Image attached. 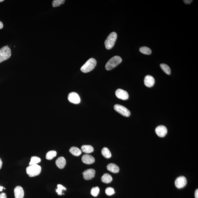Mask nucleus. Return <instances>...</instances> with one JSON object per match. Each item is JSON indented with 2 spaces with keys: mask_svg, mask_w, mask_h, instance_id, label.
<instances>
[{
  "mask_svg": "<svg viewBox=\"0 0 198 198\" xmlns=\"http://www.w3.org/2000/svg\"><path fill=\"white\" fill-rule=\"evenodd\" d=\"M96 65L97 61L96 59L94 58H91L82 66L81 71L85 73L89 72L95 68Z\"/></svg>",
  "mask_w": 198,
  "mask_h": 198,
  "instance_id": "nucleus-1",
  "label": "nucleus"
},
{
  "mask_svg": "<svg viewBox=\"0 0 198 198\" xmlns=\"http://www.w3.org/2000/svg\"><path fill=\"white\" fill-rule=\"evenodd\" d=\"M122 58L118 56H115L110 59L106 64L105 68L107 70H110L116 67L121 63Z\"/></svg>",
  "mask_w": 198,
  "mask_h": 198,
  "instance_id": "nucleus-2",
  "label": "nucleus"
},
{
  "mask_svg": "<svg viewBox=\"0 0 198 198\" xmlns=\"http://www.w3.org/2000/svg\"><path fill=\"white\" fill-rule=\"evenodd\" d=\"M117 38V34L116 32H112L110 34L105 42L106 48L107 49L110 50L113 48L116 42Z\"/></svg>",
  "mask_w": 198,
  "mask_h": 198,
  "instance_id": "nucleus-3",
  "label": "nucleus"
},
{
  "mask_svg": "<svg viewBox=\"0 0 198 198\" xmlns=\"http://www.w3.org/2000/svg\"><path fill=\"white\" fill-rule=\"evenodd\" d=\"M41 171V167L37 164L30 165L26 169L27 173L30 177L38 175Z\"/></svg>",
  "mask_w": 198,
  "mask_h": 198,
  "instance_id": "nucleus-4",
  "label": "nucleus"
},
{
  "mask_svg": "<svg viewBox=\"0 0 198 198\" xmlns=\"http://www.w3.org/2000/svg\"><path fill=\"white\" fill-rule=\"evenodd\" d=\"M11 56V51L10 48L5 46L0 49V63L9 59Z\"/></svg>",
  "mask_w": 198,
  "mask_h": 198,
  "instance_id": "nucleus-5",
  "label": "nucleus"
},
{
  "mask_svg": "<svg viewBox=\"0 0 198 198\" xmlns=\"http://www.w3.org/2000/svg\"><path fill=\"white\" fill-rule=\"evenodd\" d=\"M114 108L115 111L123 116L128 117L131 115L130 111L122 105L116 104L114 107Z\"/></svg>",
  "mask_w": 198,
  "mask_h": 198,
  "instance_id": "nucleus-6",
  "label": "nucleus"
},
{
  "mask_svg": "<svg viewBox=\"0 0 198 198\" xmlns=\"http://www.w3.org/2000/svg\"><path fill=\"white\" fill-rule=\"evenodd\" d=\"M187 183L186 178L184 176H180L176 179L175 184V186L177 188H181L186 186Z\"/></svg>",
  "mask_w": 198,
  "mask_h": 198,
  "instance_id": "nucleus-7",
  "label": "nucleus"
},
{
  "mask_svg": "<svg viewBox=\"0 0 198 198\" xmlns=\"http://www.w3.org/2000/svg\"><path fill=\"white\" fill-rule=\"evenodd\" d=\"M68 98V101L73 104H79L81 102V98L75 92H71L69 94Z\"/></svg>",
  "mask_w": 198,
  "mask_h": 198,
  "instance_id": "nucleus-8",
  "label": "nucleus"
},
{
  "mask_svg": "<svg viewBox=\"0 0 198 198\" xmlns=\"http://www.w3.org/2000/svg\"><path fill=\"white\" fill-rule=\"evenodd\" d=\"M155 132L158 137H164L167 133V128L163 125L158 126L155 129Z\"/></svg>",
  "mask_w": 198,
  "mask_h": 198,
  "instance_id": "nucleus-9",
  "label": "nucleus"
},
{
  "mask_svg": "<svg viewBox=\"0 0 198 198\" xmlns=\"http://www.w3.org/2000/svg\"><path fill=\"white\" fill-rule=\"evenodd\" d=\"M84 178L85 180H91L94 177L96 174V171L94 169H89L84 171L82 173Z\"/></svg>",
  "mask_w": 198,
  "mask_h": 198,
  "instance_id": "nucleus-10",
  "label": "nucleus"
},
{
  "mask_svg": "<svg viewBox=\"0 0 198 198\" xmlns=\"http://www.w3.org/2000/svg\"><path fill=\"white\" fill-rule=\"evenodd\" d=\"M115 94L118 98L123 100H127L129 95L128 93L126 91L121 89H118L115 92Z\"/></svg>",
  "mask_w": 198,
  "mask_h": 198,
  "instance_id": "nucleus-11",
  "label": "nucleus"
},
{
  "mask_svg": "<svg viewBox=\"0 0 198 198\" xmlns=\"http://www.w3.org/2000/svg\"><path fill=\"white\" fill-rule=\"evenodd\" d=\"M145 85L148 87H151L154 86L155 83V80L154 77L148 75L145 77L144 80Z\"/></svg>",
  "mask_w": 198,
  "mask_h": 198,
  "instance_id": "nucleus-12",
  "label": "nucleus"
},
{
  "mask_svg": "<svg viewBox=\"0 0 198 198\" xmlns=\"http://www.w3.org/2000/svg\"><path fill=\"white\" fill-rule=\"evenodd\" d=\"M82 161L83 163L90 165L95 162V158L92 156L86 154L83 155L82 158Z\"/></svg>",
  "mask_w": 198,
  "mask_h": 198,
  "instance_id": "nucleus-13",
  "label": "nucleus"
},
{
  "mask_svg": "<svg viewBox=\"0 0 198 198\" xmlns=\"http://www.w3.org/2000/svg\"><path fill=\"white\" fill-rule=\"evenodd\" d=\"M14 193L15 198H23L24 196V191L20 186H17L14 189Z\"/></svg>",
  "mask_w": 198,
  "mask_h": 198,
  "instance_id": "nucleus-14",
  "label": "nucleus"
},
{
  "mask_svg": "<svg viewBox=\"0 0 198 198\" xmlns=\"http://www.w3.org/2000/svg\"><path fill=\"white\" fill-rule=\"evenodd\" d=\"M57 167L60 169H63L66 166V159L63 157H59L55 161Z\"/></svg>",
  "mask_w": 198,
  "mask_h": 198,
  "instance_id": "nucleus-15",
  "label": "nucleus"
},
{
  "mask_svg": "<svg viewBox=\"0 0 198 198\" xmlns=\"http://www.w3.org/2000/svg\"><path fill=\"white\" fill-rule=\"evenodd\" d=\"M107 169L108 171L114 173H118L120 170L119 167L116 164L114 163L109 164L107 165Z\"/></svg>",
  "mask_w": 198,
  "mask_h": 198,
  "instance_id": "nucleus-16",
  "label": "nucleus"
},
{
  "mask_svg": "<svg viewBox=\"0 0 198 198\" xmlns=\"http://www.w3.org/2000/svg\"><path fill=\"white\" fill-rule=\"evenodd\" d=\"M101 181L106 184H109L112 181L113 178L109 173H106L101 177Z\"/></svg>",
  "mask_w": 198,
  "mask_h": 198,
  "instance_id": "nucleus-17",
  "label": "nucleus"
},
{
  "mask_svg": "<svg viewBox=\"0 0 198 198\" xmlns=\"http://www.w3.org/2000/svg\"><path fill=\"white\" fill-rule=\"evenodd\" d=\"M83 152L86 154H89L93 152L94 150V148L90 145H84L81 147Z\"/></svg>",
  "mask_w": 198,
  "mask_h": 198,
  "instance_id": "nucleus-18",
  "label": "nucleus"
},
{
  "mask_svg": "<svg viewBox=\"0 0 198 198\" xmlns=\"http://www.w3.org/2000/svg\"><path fill=\"white\" fill-rule=\"evenodd\" d=\"M70 152L73 155L78 156L82 154V151L78 147H72L70 149Z\"/></svg>",
  "mask_w": 198,
  "mask_h": 198,
  "instance_id": "nucleus-19",
  "label": "nucleus"
},
{
  "mask_svg": "<svg viewBox=\"0 0 198 198\" xmlns=\"http://www.w3.org/2000/svg\"><path fill=\"white\" fill-rule=\"evenodd\" d=\"M101 153L102 155L105 158H109L112 156L111 152L108 148L104 147L102 150Z\"/></svg>",
  "mask_w": 198,
  "mask_h": 198,
  "instance_id": "nucleus-20",
  "label": "nucleus"
},
{
  "mask_svg": "<svg viewBox=\"0 0 198 198\" xmlns=\"http://www.w3.org/2000/svg\"><path fill=\"white\" fill-rule=\"evenodd\" d=\"M160 66L162 70H163L165 74L169 75L170 74L171 70L170 68L168 65L165 64V63H161L160 65Z\"/></svg>",
  "mask_w": 198,
  "mask_h": 198,
  "instance_id": "nucleus-21",
  "label": "nucleus"
},
{
  "mask_svg": "<svg viewBox=\"0 0 198 198\" xmlns=\"http://www.w3.org/2000/svg\"><path fill=\"white\" fill-rule=\"evenodd\" d=\"M57 152L55 150H51L49 151L46 154V158L48 160H52L54 157L56 156Z\"/></svg>",
  "mask_w": 198,
  "mask_h": 198,
  "instance_id": "nucleus-22",
  "label": "nucleus"
},
{
  "mask_svg": "<svg viewBox=\"0 0 198 198\" xmlns=\"http://www.w3.org/2000/svg\"><path fill=\"white\" fill-rule=\"evenodd\" d=\"M139 51L142 53L146 55H150L152 53L151 49L149 47L145 46L141 47L139 49Z\"/></svg>",
  "mask_w": 198,
  "mask_h": 198,
  "instance_id": "nucleus-23",
  "label": "nucleus"
},
{
  "mask_svg": "<svg viewBox=\"0 0 198 198\" xmlns=\"http://www.w3.org/2000/svg\"><path fill=\"white\" fill-rule=\"evenodd\" d=\"M41 161V159L39 157L36 156L32 157L31 158V161L29 163L30 165L36 164L39 163Z\"/></svg>",
  "mask_w": 198,
  "mask_h": 198,
  "instance_id": "nucleus-24",
  "label": "nucleus"
},
{
  "mask_svg": "<svg viewBox=\"0 0 198 198\" xmlns=\"http://www.w3.org/2000/svg\"><path fill=\"white\" fill-rule=\"evenodd\" d=\"M65 2V0H54L52 2V6L54 8L64 4Z\"/></svg>",
  "mask_w": 198,
  "mask_h": 198,
  "instance_id": "nucleus-25",
  "label": "nucleus"
},
{
  "mask_svg": "<svg viewBox=\"0 0 198 198\" xmlns=\"http://www.w3.org/2000/svg\"><path fill=\"white\" fill-rule=\"evenodd\" d=\"M99 192H100V188L98 187H96L92 188L91 191V194L92 196L96 197L98 195Z\"/></svg>",
  "mask_w": 198,
  "mask_h": 198,
  "instance_id": "nucleus-26",
  "label": "nucleus"
},
{
  "mask_svg": "<svg viewBox=\"0 0 198 198\" xmlns=\"http://www.w3.org/2000/svg\"><path fill=\"white\" fill-rule=\"evenodd\" d=\"M58 188L56 189V192L59 195H61L63 194L62 193V190H66V188L63 187L61 184H58L57 185Z\"/></svg>",
  "mask_w": 198,
  "mask_h": 198,
  "instance_id": "nucleus-27",
  "label": "nucleus"
},
{
  "mask_svg": "<svg viewBox=\"0 0 198 198\" xmlns=\"http://www.w3.org/2000/svg\"><path fill=\"white\" fill-rule=\"evenodd\" d=\"M105 193L108 196H111L115 193L114 189L111 187L107 188L105 190Z\"/></svg>",
  "mask_w": 198,
  "mask_h": 198,
  "instance_id": "nucleus-28",
  "label": "nucleus"
},
{
  "mask_svg": "<svg viewBox=\"0 0 198 198\" xmlns=\"http://www.w3.org/2000/svg\"><path fill=\"white\" fill-rule=\"evenodd\" d=\"M183 1L186 4H190L193 2L192 0H184Z\"/></svg>",
  "mask_w": 198,
  "mask_h": 198,
  "instance_id": "nucleus-29",
  "label": "nucleus"
},
{
  "mask_svg": "<svg viewBox=\"0 0 198 198\" xmlns=\"http://www.w3.org/2000/svg\"><path fill=\"white\" fill-rule=\"evenodd\" d=\"M0 198H7L6 193H2L0 194Z\"/></svg>",
  "mask_w": 198,
  "mask_h": 198,
  "instance_id": "nucleus-30",
  "label": "nucleus"
},
{
  "mask_svg": "<svg viewBox=\"0 0 198 198\" xmlns=\"http://www.w3.org/2000/svg\"><path fill=\"white\" fill-rule=\"evenodd\" d=\"M195 198H198V189H196L195 192Z\"/></svg>",
  "mask_w": 198,
  "mask_h": 198,
  "instance_id": "nucleus-31",
  "label": "nucleus"
},
{
  "mask_svg": "<svg viewBox=\"0 0 198 198\" xmlns=\"http://www.w3.org/2000/svg\"><path fill=\"white\" fill-rule=\"evenodd\" d=\"M3 25L2 22L0 21V29H2L3 28Z\"/></svg>",
  "mask_w": 198,
  "mask_h": 198,
  "instance_id": "nucleus-32",
  "label": "nucleus"
},
{
  "mask_svg": "<svg viewBox=\"0 0 198 198\" xmlns=\"http://www.w3.org/2000/svg\"><path fill=\"white\" fill-rule=\"evenodd\" d=\"M2 160L0 158V169H1V168L2 167Z\"/></svg>",
  "mask_w": 198,
  "mask_h": 198,
  "instance_id": "nucleus-33",
  "label": "nucleus"
},
{
  "mask_svg": "<svg viewBox=\"0 0 198 198\" xmlns=\"http://www.w3.org/2000/svg\"><path fill=\"white\" fill-rule=\"evenodd\" d=\"M3 187L0 186V192L2 191L3 189Z\"/></svg>",
  "mask_w": 198,
  "mask_h": 198,
  "instance_id": "nucleus-34",
  "label": "nucleus"
},
{
  "mask_svg": "<svg viewBox=\"0 0 198 198\" xmlns=\"http://www.w3.org/2000/svg\"><path fill=\"white\" fill-rule=\"evenodd\" d=\"M4 1V0H0V2H2Z\"/></svg>",
  "mask_w": 198,
  "mask_h": 198,
  "instance_id": "nucleus-35",
  "label": "nucleus"
}]
</instances>
